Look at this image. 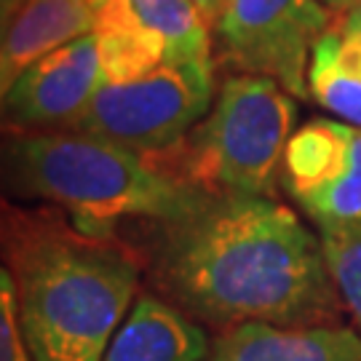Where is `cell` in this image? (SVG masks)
Returning a JSON list of instances; mask_svg holds the SVG:
<instances>
[{
    "instance_id": "6",
    "label": "cell",
    "mask_w": 361,
    "mask_h": 361,
    "mask_svg": "<svg viewBox=\"0 0 361 361\" xmlns=\"http://www.w3.org/2000/svg\"><path fill=\"white\" fill-rule=\"evenodd\" d=\"M322 0H231L212 27L219 62L265 75L292 97L308 99L313 46L329 30Z\"/></svg>"
},
{
    "instance_id": "17",
    "label": "cell",
    "mask_w": 361,
    "mask_h": 361,
    "mask_svg": "<svg viewBox=\"0 0 361 361\" xmlns=\"http://www.w3.org/2000/svg\"><path fill=\"white\" fill-rule=\"evenodd\" d=\"M190 3L204 13V19H207L209 25L214 27V22L219 19V13L225 11V6H228L231 0H190Z\"/></svg>"
},
{
    "instance_id": "9",
    "label": "cell",
    "mask_w": 361,
    "mask_h": 361,
    "mask_svg": "<svg viewBox=\"0 0 361 361\" xmlns=\"http://www.w3.org/2000/svg\"><path fill=\"white\" fill-rule=\"evenodd\" d=\"M204 361H361V332L340 324H241L212 343Z\"/></svg>"
},
{
    "instance_id": "12",
    "label": "cell",
    "mask_w": 361,
    "mask_h": 361,
    "mask_svg": "<svg viewBox=\"0 0 361 361\" xmlns=\"http://www.w3.org/2000/svg\"><path fill=\"white\" fill-rule=\"evenodd\" d=\"M94 35L104 83L140 80L169 62L164 38L137 25L126 13L123 0H104L94 8Z\"/></svg>"
},
{
    "instance_id": "15",
    "label": "cell",
    "mask_w": 361,
    "mask_h": 361,
    "mask_svg": "<svg viewBox=\"0 0 361 361\" xmlns=\"http://www.w3.org/2000/svg\"><path fill=\"white\" fill-rule=\"evenodd\" d=\"M319 228L324 265L337 289L343 308L361 332V219L324 222Z\"/></svg>"
},
{
    "instance_id": "13",
    "label": "cell",
    "mask_w": 361,
    "mask_h": 361,
    "mask_svg": "<svg viewBox=\"0 0 361 361\" xmlns=\"http://www.w3.org/2000/svg\"><path fill=\"white\" fill-rule=\"evenodd\" d=\"M308 91L326 113L361 129V35L329 27L313 46Z\"/></svg>"
},
{
    "instance_id": "21",
    "label": "cell",
    "mask_w": 361,
    "mask_h": 361,
    "mask_svg": "<svg viewBox=\"0 0 361 361\" xmlns=\"http://www.w3.org/2000/svg\"><path fill=\"white\" fill-rule=\"evenodd\" d=\"M89 3H91V8H99L104 0H89Z\"/></svg>"
},
{
    "instance_id": "5",
    "label": "cell",
    "mask_w": 361,
    "mask_h": 361,
    "mask_svg": "<svg viewBox=\"0 0 361 361\" xmlns=\"http://www.w3.org/2000/svg\"><path fill=\"white\" fill-rule=\"evenodd\" d=\"M212 104V59L166 62L140 80L104 83L67 129L161 155L174 150L209 116Z\"/></svg>"
},
{
    "instance_id": "2",
    "label": "cell",
    "mask_w": 361,
    "mask_h": 361,
    "mask_svg": "<svg viewBox=\"0 0 361 361\" xmlns=\"http://www.w3.org/2000/svg\"><path fill=\"white\" fill-rule=\"evenodd\" d=\"M6 268L35 361H102L140 297V262L116 235H91L51 212H3Z\"/></svg>"
},
{
    "instance_id": "10",
    "label": "cell",
    "mask_w": 361,
    "mask_h": 361,
    "mask_svg": "<svg viewBox=\"0 0 361 361\" xmlns=\"http://www.w3.org/2000/svg\"><path fill=\"white\" fill-rule=\"evenodd\" d=\"M209 348L212 343L201 324L164 297L142 292L102 361H204Z\"/></svg>"
},
{
    "instance_id": "19",
    "label": "cell",
    "mask_w": 361,
    "mask_h": 361,
    "mask_svg": "<svg viewBox=\"0 0 361 361\" xmlns=\"http://www.w3.org/2000/svg\"><path fill=\"white\" fill-rule=\"evenodd\" d=\"M322 3L329 11H337V13H348L350 8L361 6V0H322Z\"/></svg>"
},
{
    "instance_id": "18",
    "label": "cell",
    "mask_w": 361,
    "mask_h": 361,
    "mask_svg": "<svg viewBox=\"0 0 361 361\" xmlns=\"http://www.w3.org/2000/svg\"><path fill=\"white\" fill-rule=\"evenodd\" d=\"M337 27L345 30V32H353V35H361V6L350 8L348 13H343L340 22H337Z\"/></svg>"
},
{
    "instance_id": "20",
    "label": "cell",
    "mask_w": 361,
    "mask_h": 361,
    "mask_svg": "<svg viewBox=\"0 0 361 361\" xmlns=\"http://www.w3.org/2000/svg\"><path fill=\"white\" fill-rule=\"evenodd\" d=\"M25 0H0V16H3V25L11 19L13 13L19 11V6H22Z\"/></svg>"
},
{
    "instance_id": "11",
    "label": "cell",
    "mask_w": 361,
    "mask_h": 361,
    "mask_svg": "<svg viewBox=\"0 0 361 361\" xmlns=\"http://www.w3.org/2000/svg\"><path fill=\"white\" fill-rule=\"evenodd\" d=\"M94 32L89 0H25L3 25L0 91H6L30 65L46 54Z\"/></svg>"
},
{
    "instance_id": "3",
    "label": "cell",
    "mask_w": 361,
    "mask_h": 361,
    "mask_svg": "<svg viewBox=\"0 0 361 361\" xmlns=\"http://www.w3.org/2000/svg\"><path fill=\"white\" fill-rule=\"evenodd\" d=\"M6 190L49 201L78 231L113 238L121 222H158L188 207L201 188L158 155L73 129L13 131L3 145Z\"/></svg>"
},
{
    "instance_id": "7",
    "label": "cell",
    "mask_w": 361,
    "mask_h": 361,
    "mask_svg": "<svg viewBox=\"0 0 361 361\" xmlns=\"http://www.w3.org/2000/svg\"><path fill=\"white\" fill-rule=\"evenodd\" d=\"M281 180L316 225L361 219V129L332 118L300 126L286 145Z\"/></svg>"
},
{
    "instance_id": "14",
    "label": "cell",
    "mask_w": 361,
    "mask_h": 361,
    "mask_svg": "<svg viewBox=\"0 0 361 361\" xmlns=\"http://www.w3.org/2000/svg\"><path fill=\"white\" fill-rule=\"evenodd\" d=\"M140 27L161 35L169 62L212 59V25L190 0H123Z\"/></svg>"
},
{
    "instance_id": "8",
    "label": "cell",
    "mask_w": 361,
    "mask_h": 361,
    "mask_svg": "<svg viewBox=\"0 0 361 361\" xmlns=\"http://www.w3.org/2000/svg\"><path fill=\"white\" fill-rule=\"evenodd\" d=\"M102 86L99 46L91 32L46 54L3 91L6 129H67Z\"/></svg>"
},
{
    "instance_id": "4",
    "label": "cell",
    "mask_w": 361,
    "mask_h": 361,
    "mask_svg": "<svg viewBox=\"0 0 361 361\" xmlns=\"http://www.w3.org/2000/svg\"><path fill=\"white\" fill-rule=\"evenodd\" d=\"M295 118L292 94L276 80L235 73L222 80L209 116L174 147L169 166L204 190L273 198Z\"/></svg>"
},
{
    "instance_id": "16",
    "label": "cell",
    "mask_w": 361,
    "mask_h": 361,
    "mask_svg": "<svg viewBox=\"0 0 361 361\" xmlns=\"http://www.w3.org/2000/svg\"><path fill=\"white\" fill-rule=\"evenodd\" d=\"M0 361H35L19 324L16 286L6 265L0 271Z\"/></svg>"
},
{
    "instance_id": "1",
    "label": "cell",
    "mask_w": 361,
    "mask_h": 361,
    "mask_svg": "<svg viewBox=\"0 0 361 361\" xmlns=\"http://www.w3.org/2000/svg\"><path fill=\"white\" fill-rule=\"evenodd\" d=\"M147 225L155 292L201 326L225 332L252 322L324 326L340 319L319 233L276 198L201 188L177 214Z\"/></svg>"
}]
</instances>
